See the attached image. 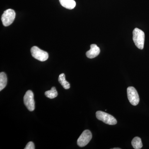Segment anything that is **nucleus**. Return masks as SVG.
Returning <instances> with one entry per match:
<instances>
[{"label": "nucleus", "mask_w": 149, "mask_h": 149, "mask_svg": "<svg viewBox=\"0 0 149 149\" xmlns=\"http://www.w3.org/2000/svg\"><path fill=\"white\" fill-rule=\"evenodd\" d=\"M100 52V48L95 44H93L91 45V49L86 52V56L89 58H95L99 55Z\"/></svg>", "instance_id": "nucleus-8"}, {"label": "nucleus", "mask_w": 149, "mask_h": 149, "mask_svg": "<svg viewBox=\"0 0 149 149\" xmlns=\"http://www.w3.org/2000/svg\"><path fill=\"white\" fill-rule=\"evenodd\" d=\"M127 96L130 103L136 106L140 101V98L137 91L134 87H129L127 88Z\"/></svg>", "instance_id": "nucleus-6"}, {"label": "nucleus", "mask_w": 149, "mask_h": 149, "mask_svg": "<svg viewBox=\"0 0 149 149\" xmlns=\"http://www.w3.org/2000/svg\"><path fill=\"white\" fill-rule=\"evenodd\" d=\"M92 139V134L91 131L88 130H84L77 140V145L80 147H85Z\"/></svg>", "instance_id": "nucleus-7"}, {"label": "nucleus", "mask_w": 149, "mask_h": 149, "mask_svg": "<svg viewBox=\"0 0 149 149\" xmlns=\"http://www.w3.org/2000/svg\"><path fill=\"white\" fill-rule=\"evenodd\" d=\"M24 102L25 106L29 111H33L35 109V102L34 94L31 91H27L24 97Z\"/></svg>", "instance_id": "nucleus-5"}, {"label": "nucleus", "mask_w": 149, "mask_h": 149, "mask_svg": "<svg viewBox=\"0 0 149 149\" xmlns=\"http://www.w3.org/2000/svg\"><path fill=\"white\" fill-rule=\"evenodd\" d=\"M58 81L65 89H69L70 88V83L65 80V75L64 73L60 74L58 77Z\"/></svg>", "instance_id": "nucleus-10"}, {"label": "nucleus", "mask_w": 149, "mask_h": 149, "mask_svg": "<svg viewBox=\"0 0 149 149\" xmlns=\"http://www.w3.org/2000/svg\"><path fill=\"white\" fill-rule=\"evenodd\" d=\"M113 149H120V148H113Z\"/></svg>", "instance_id": "nucleus-15"}, {"label": "nucleus", "mask_w": 149, "mask_h": 149, "mask_svg": "<svg viewBox=\"0 0 149 149\" xmlns=\"http://www.w3.org/2000/svg\"><path fill=\"white\" fill-rule=\"evenodd\" d=\"M133 41L135 45L140 49H143L145 42V35L144 32L138 28L133 30Z\"/></svg>", "instance_id": "nucleus-1"}, {"label": "nucleus", "mask_w": 149, "mask_h": 149, "mask_svg": "<svg viewBox=\"0 0 149 149\" xmlns=\"http://www.w3.org/2000/svg\"><path fill=\"white\" fill-rule=\"evenodd\" d=\"M59 1L63 7L68 9H73L76 6V2L74 0H59Z\"/></svg>", "instance_id": "nucleus-9"}, {"label": "nucleus", "mask_w": 149, "mask_h": 149, "mask_svg": "<svg viewBox=\"0 0 149 149\" xmlns=\"http://www.w3.org/2000/svg\"><path fill=\"white\" fill-rule=\"evenodd\" d=\"M58 92L55 87H52L51 90L46 91L45 93V95L49 98L54 99L58 96Z\"/></svg>", "instance_id": "nucleus-13"}, {"label": "nucleus", "mask_w": 149, "mask_h": 149, "mask_svg": "<svg viewBox=\"0 0 149 149\" xmlns=\"http://www.w3.org/2000/svg\"><path fill=\"white\" fill-rule=\"evenodd\" d=\"M133 148L135 149H140L143 147V144L141 138L139 137L134 138L131 142Z\"/></svg>", "instance_id": "nucleus-12"}, {"label": "nucleus", "mask_w": 149, "mask_h": 149, "mask_svg": "<svg viewBox=\"0 0 149 149\" xmlns=\"http://www.w3.org/2000/svg\"><path fill=\"white\" fill-rule=\"evenodd\" d=\"M32 55L34 58L40 61H45L49 58V54L45 51L41 49L36 46H34L31 49Z\"/></svg>", "instance_id": "nucleus-4"}, {"label": "nucleus", "mask_w": 149, "mask_h": 149, "mask_svg": "<svg viewBox=\"0 0 149 149\" xmlns=\"http://www.w3.org/2000/svg\"><path fill=\"white\" fill-rule=\"evenodd\" d=\"M35 147L34 143L32 142H29L27 145H26V147L24 148V149H35Z\"/></svg>", "instance_id": "nucleus-14"}, {"label": "nucleus", "mask_w": 149, "mask_h": 149, "mask_svg": "<svg viewBox=\"0 0 149 149\" xmlns=\"http://www.w3.org/2000/svg\"><path fill=\"white\" fill-rule=\"evenodd\" d=\"M96 117L98 120L110 125H114L117 123V120L111 115L99 111L96 112Z\"/></svg>", "instance_id": "nucleus-2"}, {"label": "nucleus", "mask_w": 149, "mask_h": 149, "mask_svg": "<svg viewBox=\"0 0 149 149\" xmlns=\"http://www.w3.org/2000/svg\"><path fill=\"white\" fill-rule=\"evenodd\" d=\"M7 83V77L6 73L1 72L0 73V91L5 88Z\"/></svg>", "instance_id": "nucleus-11"}, {"label": "nucleus", "mask_w": 149, "mask_h": 149, "mask_svg": "<svg viewBox=\"0 0 149 149\" xmlns=\"http://www.w3.org/2000/svg\"><path fill=\"white\" fill-rule=\"evenodd\" d=\"M15 13L13 10L8 9L4 12L1 17L3 25L5 27L9 26L14 21Z\"/></svg>", "instance_id": "nucleus-3"}]
</instances>
